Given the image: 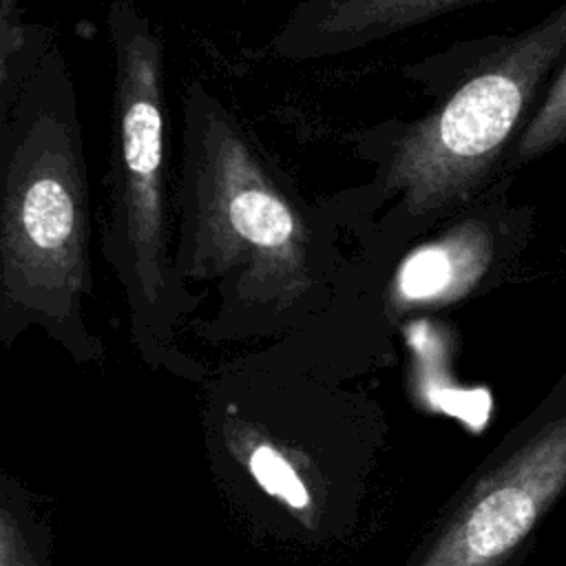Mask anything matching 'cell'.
I'll list each match as a JSON object with an SVG mask.
<instances>
[{
    "label": "cell",
    "instance_id": "5b68a950",
    "mask_svg": "<svg viewBox=\"0 0 566 566\" xmlns=\"http://www.w3.org/2000/svg\"><path fill=\"white\" fill-rule=\"evenodd\" d=\"M486 221L475 212L409 252L394 276L391 301L407 310L447 303L491 274L497 243Z\"/></svg>",
    "mask_w": 566,
    "mask_h": 566
},
{
    "label": "cell",
    "instance_id": "7a4b0ae2",
    "mask_svg": "<svg viewBox=\"0 0 566 566\" xmlns=\"http://www.w3.org/2000/svg\"><path fill=\"white\" fill-rule=\"evenodd\" d=\"M91 188L77 97L55 35L29 24L0 62V327L71 338L93 292Z\"/></svg>",
    "mask_w": 566,
    "mask_h": 566
},
{
    "label": "cell",
    "instance_id": "3957f363",
    "mask_svg": "<svg viewBox=\"0 0 566 566\" xmlns=\"http://www.w3.org/2000/svg\"><path fill=\"white\" fill-rule=\"evenodd\" d=\"M566 49V7L497 46L422 117L391 133L376 175L338 203L398 245L467 208L489 181L551 62ZM345 214V217H347Z\"/></svg>",
    "mask_w": 566,
    "mask_h": 566
},
{
    "label": "cell",
    "instance_id": "52a82bcc",
    "mask_svg": "<svg viewBox=\"0 0 566 566\" xmlns=\"http://www.w3.org/2000/svg\"><path fill=\"white\" fill-rule=\"evenodd\" d=\"M31 548L33 546L24 535L22 522L4 497L0 511V566H35V555Z\"/></svg>",
    "mask_w": 566,
    "mask_h": 566
},
{
    "label": "cell",
    "instance_id": "6da1fadb",
    "mask_svg": "<svg viewBox=\"0 0 566 566\" xmlns=\"http://www.w3.org/2000/svg\"><path fill=\"white\" fill-rule=\"evenodd\" d=\"M175 272L223 310L283 316L336 279V221L305 203L201 80L181 91Z\"/></svg>",
    "mask_w": 566,
    "mask_h": 566
},
{
    "label": "cell",
    "instance_id": "ba28073f",
    "mask_svg": "<svg viewBox=\"0 0 566 566\" xmlns=\"http://www.w3.org/2000/svg\"><path fill=\"white\" fill-rule=\"evenodd\" d=\"M27 27L20 13V0H0V62L22 46Z\"/></svg>",
    "mask_w": 566,
    "mask_h": 566
},
{
    "label": "cell",
    "instance_id": "277c9868",
    "mask_svg": "<svg viewBox=\"0 0 566 566\" xmlns=\"http://www.w3.org/2000/svg\"><path fill=\"white\" fill-rule=\"evenodd\" d=\"M104 24L113 55V97L99 250L135 332L148 336L161 334L197 305L175 272L166 44L159 27L135 0H108Z\"/></svg>",
    "mask_w": 566,
    "mask_h": 566
},
{
    "label": "cell",
    "instance_id": "8992f818",
    "mask_svg": "<svg viewBox=\"0 0 566 566\" xmlns=\"http://www.w3.org/2000/svg\"><path fill=\"white\" fill-rule=\"evenodd\" d=\"M248 467L263 491L281 497L292 509L307 506L310 493L294 467L279 449L272 444H256L248 458Z\"/></svg>",
    "mask_w": 566,
    "mask_h": 566
}]
</instances>
